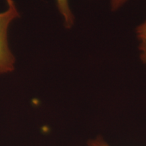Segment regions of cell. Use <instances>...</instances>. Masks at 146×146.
Instances as JSON below:
<instances>
[{
  "label": "cell",
  "instance_id": "6da1fadb",
  "mask_svg": "<svg viewBox=\"0 0 146 146\" xmlns=\"http://www.w3.org/2000/svg\"><path fill=\"white\" fill-rule=\"evenodd\" d=\"M6 2L8 8L0 12V74L12 72L15 64V57L8 45V30L10 23L19 17V12L13 0Z\"/></svg>",
  "mask_w": 146,
  "mask_h": 146
},
{
  "label": "cell",
  "instance_id": "7a4b0ae2",
  "mask_svg": "<svg viewBox=\"0 0 146 146\" xmlns=\"http://www.w3.org/2000/svg\"><path fill=\"white\" fill-rule=\"evenodd\" d=\"M57 8L63 18L64 26L70 29L74 25V17L71 10L69 0H56Z\"/></svg>",
  "mask_w": 146,
  "mask_h": 146
},
{
  "label": "cell",
  "instance_id": "5b68a950",
  "mask_svg": "<svg viewBox=\"0 0 146 146\" xmlns=\"http://www.w3.org/2000/svg\"><path fill=\"white\" fill-rule=\"evenodd\" d=\"M88 146H110L102 137H98L96 139L90 140L88 142Z\"/></svg>",
  "mask_w": 146,
  "mask_h": 146
},
{
  "label": "cell",
  "instance_id": "3957f363",
  "mask_svg": "<svg viewBox=\"0 0 146 146\" xmlns=\"http://www.w3.org/2000/svg\"><path fill=\"white\" fill-rule=\"evenodd\" d=\"M136 36L139 43L140 58L146 64V20L137 27Z\"/></svg>",
  "mask_w": 146,
  "mask_h": 146
},
{
  "label": "cell",
  "instance_id": "277c9868",
  "mask_svg": "<svg viewBox=\"0 0 146 146\" xmlns=\"http://www.w3.org/2000/svg\"><path fill=\"white\" fill-rule=\"evenodd\" d=\"M128 1L129 0H110V9L113 12L120 10L127 3Z\"/></svg>",
  "mask_w": 146,
  "mask_h": 146
}]
</instances>
